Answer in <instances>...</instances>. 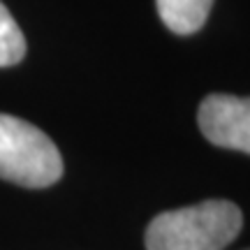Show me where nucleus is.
<instances>
[{"instance_id":"3","label":"nucleus","mask_w":250,"mask_h":250,"mask_svg":"<svg viewBox=\"0 0 250 250\" xmlns=\"http://www.w3.org/2000/svg\"><path fill=\"white\" fill-rule=\"evenodd\" d=\"M197 121L213 146L250 153V98L213 93L199 104Z\"/></svg>"},{"instance_id":"1","label":"nucleus","mask_w":250,"mask_h":250,"mask_svg":"<svg viewBox=\"0 0 250 250\" xmlns=\"http://www.w3.org/2000/svg\"><path fill=\"white\" fill-rule=\"evenodd\" d=\"M241 225L243 213L234 202L206 199L155 215L146 229V250H225Z\"/></svg>"},{"instance_id":"2","label":"nucleus","mask_w":250,"mask_h":250,"mask_svg":"<svg viewBox=\"0 0 250 250\" xmlns=\"http://www.w3.org/2000/svg\"><path fill=\"white\" fill-rule=\"evenodd\" d=\"M62 176V158L40 127L0 114V179L23 188H49Z\"/></svg>"},{"instance_id":"5","label":"nucleus","mask_w":250,"mask_h":250,"mask_svg":"<svg viewBox=\"0 0 250 250\" xmlns=\"http://www.w3.org/2000/svg\"><path fill=\"white\" fill-rule=\"evenodd\" d=\"M26 56V37L9 9L0 2V67L17 65Z\"/></svg>"},{"instance_id":"4","label":"nucleus","mask_w":250,"mask_h":250,"mask_svg":"<svg viewBox=\"0 0 250 250\" xmlns=\"http://www.w3.org/2000/svg\"><path fill=\"white\" fill-rule=\"evenodd\" d=\"M162 23L176 35H192L206 23L213 0H155Z\"/></svg>"}]
</instances>
